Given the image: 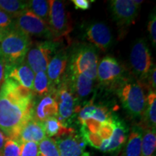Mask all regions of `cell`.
Wrapping results in <instances>:
<instances>
[{
    "label": "cell",
    "instance_id": "27",
    "mask_svg": "<svg viewBox=\"0 0 156 156\" xmlns=\"http://www.w3.org/2000/svg\"><path fill=\"white\" fill-rule=\"evenodd\" d=\"M38 156H60L55 140L46 136L39 142Z\"/></svg>",
    "mask_w": 156,
    "mask_h": 156
},
{
    "label": "cell",
    "instance_id": "23",
    "mask_svg": "<svg viewBox=\"0 0 156 156\" xmlns=\"http://www.w3.org/2000/svg\"><path fill=\"white\" fill-rule=\"evenodd\" d=\"M42 123L47 137L51 138L52 136L58 137L74 131L72 128H67L62 125L57 117H51L44 121Z\"/></svg>",
    "mask_w": 156,
    "mask_h": 156
},
{
    "label": "cell",
    "instance_id": "21",
    "mask_svg": "<svg viewBox=\"0 0 156 156\" xmlns=\"http://www.w3.org/2000/svg\"><path fill=\"white\" fill-rule=\"evenodd\" d=\"M156 94L150 91L146 95V106L141 118L142 129H155L156 126Z\"/></svg>",
    "mask_w": 156,
    "mask_h": 156
},
{
    "label": "cell",
    "instance_id": "7",
    "mask_svg": "<svg viewBox=\"0 0 156 156\" xmlns=\"http://www.w3.org/2000/svg\"><path fill=\"white\" fill-rule=\"evenodd\" d=\"M129 59L136 80L142 85L153 66L151 51L145 39H138L134 43Z\"/></svg>",
    "mask_w": 156,
    "mask_h": 156
},
{
    "label": "cell",
    "instance_id": "31",
    "mask_svg": "<svg viewBox=\"0 0 156 156\" xmlns=\"http://www.w3.org/2000/svg\"><path fill=\"white\" fill-rule=\"evenodd\" d=\"M20 156H38V144L33 142L23 143Z\"/></svg>",
    "mask_w": 156,
    "mask_h": 156
},
{
    "label": "cell",
    "instance_id": "34",
    "mask_svg": "<svg viewBox=\"0 0 156 156\" xmlns=\"http://www.w3.org/2000/svg\"><path fill=\"white\" fill-rule=\"evenodd\" d=\"M94 1H89V0H73V2L77 9H83L86 10L90 7L91 2Z\"/></svg>",
    "mask_w": 156,
    "mask_h": 156
},
{
    "label": "cell",
    "instance_id": "35",
    "mask_svg": "<svg viewBox=\"0 0 156 156\" xmlns=\"http://www.w3.org/2000/svg\"><path fill=\"white\" fill-rule=\"evenodd\" d=\"M5 81V65L0 58V87L2 86V83Z\"/></svg>",
    "mask_w": 156,
    "mask_h": 156
},
{
    "label": "cell",
    "instance_id": "29",
    "mask_svg": "<svg viewBox=\"0 0 156 156\" xmlns=\"http://www.w3.org/2000/svg\"><path fill=\"white\" fill-rule=\"evenodd\" d=\"M113 116L114 114L109 110L108 107L100 104L95 106V112L90 119L101 123H104L112 119Z\"/></svg>",
    "mask_w": 156,
    "mask_h": 156
},
{
    "label": "cell",
    "instance_id": "16",
    "mask_svg": "<svg viewBox=\"0 0 156 156\" xmlns=\"http://www.w3.org/2000/svg\"><path fill=\"white\" fill-rule=\"evenodd\" d=\"M56 90L42 97L34 106V118L43 122L51 117L58 116V104L56 98Z\"/></svg>",
    "mask_w": 156,
    "mask_h": 156
},
{
    "label": "cell",
    "instance_id": "36",
    "mask_svg": "<svg viewBox=\"0 0 156 156\" xmlns=\"http://www.w3.org/2000/svg\"><path fill=\"white\" fill-rule=\"evenodd\" d=\"M7 139V136H6L5 134H3V132L0 130V155H1L2 150L4 145H5Z\"/></svg>",
    "mask_w": 156,
    "mask_h": 156
},
{
    "label": "cell",
    "instance_id": "24",
    "mask_svg": "<svg viewBox=\"0 0 156 156\" xmlns=\"http://www.w3.org/2000/svg\"><path fill=\"white\" fill-rule=\"evenodd\" d=\"M28 1L19 0H0V10L10 15L12 18H16L23 12L28 9Z\"/></svg>",
    "mask_w": 156,
    "mask_h": 156
},
{
    "label": "cell",
    "instance_id": "22",
    "mask_svg": "<svg viewBox=\"0 0 156 156\" xmlns=\"http://www.w3.org/2000/svg\"><path fill=\"white\" fill-rule=\"evenodd\" d=\"M56 90L51 84L46 72H39L35 75L33 90L34 96L42 98Z\"/></svg>",
    "mask_w": 156,
    "mask_h": 156
},
{
    "label": "cell",
    "instance_id": "8",
    "mask_svg": "<svg viewBox=\"0 0 156 156\" xmlns=\"http://www.w3.org/2000/svg\"><path fill=\"white\" fill-rule=\"evenodd\" d=\"M48 26L55 41L67 36L73 30L71 18L65 9L63 2L50 0Z\"/></svg>",
    "mask_w": 156,
    "mask_h": 156
},
{
    "label": "cell",
    "instance_id": "13",
    "mask_svg": "<svg viewBox=\"0 0 156 156\" xmlns=\"http://www.w3.org/2000/svg\"><path fill=\"white\" fill-rule=\"evenodd\" d=\"M85 37L91 45L102 51H106L112 44V32L103 23L95 22L90 25L85 30Z\"/></svg>",
    "mask_w": 156,
    "mask_h": 156
},
{
    "label": "cell",
    "instance_id": "6",
    "mask_svg": "<svg viewBox=\"0 0 156 156\" xmlns=\"http://www.w3.org/2000/svg\"><path fill=\"white\" fill-rule=\"evenodd\" d=\"M98 64V56L96 48L91 44H81L73 49L71 55H69V75L83 74Z\"/></svg>",
    "mask_w": 156,
    "mask_h": 156
},
{
    "label": "cell",
    "instance_id": "28",
    "mask_svg": "<svg viewBox=\"0 0 156 156\" xmlns=\"http://www.w3.org/2000/svg\"><path fill=\"white\" fill-rule=\"evenodd\" d=\"M23 143L18 139L7 138L0 156H20Z\"/></svg>",
    "mask_w": 156,
    "mask_h": 156
},
{
    "label": "cell",
    "instance_id": "25",
    "mask_svg": "<svg viewBox=\"0 0 156 156\" xmlns=\"http://www.w3.org/2000/svg\"><path fill=\"white\" fill-rule=\"evenodd\" d=\"M141 156H153L156 146L155 129H142Z\"/></svg>",
    "mask_w": 156,
    "mask_h": 156
},
{
    "label": "cell",
    "instance_id": "19",
    "mask_svg": "<svg viewBox=\"0 0 156 156\" xmlns=\"http://www.w3.org/2000/svg\"><path fill=\"white\" fill-rule=\"evenodd\" d=\"M69 78L72 88L80 102L87 98L93 90V80L83 74L77 75H67Z\"/></svg>",
    "mask_w": 156,
    "mask_h": 156
},
{
    "label": "cell",
    "instance_id": "30",
    "mask_svg": "<svg viewBox=\"0 0 156 156\" xmlns=\"http://www.w3.org/2000/svg\"><path fill=\"white\" fill-rule=\"evenodd\" d=\"M95 106L96 105L94 104L93 99L88 101V102L84 103V106L81 107L80 110L77 116L78 122L80 124H81L84 121L91 118V116H92V115L95 112Z\"/></svg>",
    "mask_w": 156,
    "mask_h": 156
},
{
    "label": "cell",
    "instance_id": "4",
    "mask_svg": "<svg viewBox=\"0 0 156 156\" xmlns=\"http://www.w3.org/2000/svg\"><path fill=\"white\" fill-rule=\"evenodd\" d=\"M55 93L58 104L57 119L64 126L69 128L77 116L81 106L67 75L56 87Z\"/></svg>",
    "mask_w": 156,
    "mask_h": 156
},
{
    "label": "cell",
    "instance_id": "15",
    "mask_svg": "<svg viewBox=\"0 0 156 156\" xmlns=\"http://www.w3.org/2000/svg\"><path fill=\"white\" fill-rule=\"evenodd\" d=\"M35 73L25 61L11 66H5V79L15 82L25 88L33 90Z\"/></svg>",
    "mask_w": 156,
    "mask_h": 156
},
{
    "label": "cell",
    "instance_id": "1",
    "mask_svg": "<svg viewBox=\"0 0 156 156\" xmlns=\"http://www.w3.org/2000/svg\"><path fill=\"white\" fill-rule=\"evenodd\" d=\"M35 101L31 90L9 79L0 87V130L17 139L20 132L34 118Z\"/></svg>",
    "mask_w": 156,
    "mask_h": 156
},
{
    "label": "cell",
    "instance_id": "14",
    "mask_svg": "<svg viewBox=\"0 0 156 156\" xmlns=\"http://www.w3.org/2000/svg\"><path fill=\"white\" fill-rule=\"evenodd\" d=\"M69 62V54L65 48H60L51 59L46 69V75L54 87L58 86L64 76Z\"/></svg>",
    "mask_w": 156,
    "mask_h": 156
},
{
    "label": "cell",
    "instance_id": "5",
    "mask_svg": "<svg viewBox=\"0 0 156 156\" xmlns=\"http://www.w3.org/2000/svg\"><path fill=\"white\" fill-rule=\"evenodd\" d=\"M60 41L46 40L30 46L25 56V62L35 74L46 72L48 64L60 49Z\"/></svg>",
    "mask_w": 156,
    "mask_h": 156
},
{
    "label": "cell",
    "instance_id": "26",
    "mask_svg": "<svg viewBox=\"0 0 156 156\" xmlns=\"http://www.w3.org/2000/svg\"><path fill=\"white\" fill-rule=\"evenodd\" d=\"M28 9L48 25L50 1H46V0L28 1Z\"/></svg>",
    "mask_w": 156,
    "mask_h": 156
},
{
    "label": "cell",
    "instance_id": "11",
    "mask_svg": "<svg viewBox=\"0 0 156 156\" xmlns=\"http://www.w3.org/2000/svg\"><path fill=\"white\" fill-rule=\"evenodd\" d=\"M110 9L117 25L126 27L134 23L140 7L134 5L133 0H113L110 2Z\"/></svg>",
    "mask_w": 156,
    "mask_h": 156
},
{
    "label": "cell",
    "instance_id": "9",
    "mask_svg": "<svg viewBox=\"0 0 156 156\" xmlns=\"http://www.w3.org/2000/svg\"><path fill=\"white\" fill-rule=\"evenodd\" d=\"M12 26L28 36L44 37L48 40H54L47 23L28 9L23 12L15 18V20H13Z\"/></svg>",
    "mask_w": 156,
    "mask_h": 156
},
{
    "label": "cell",
    "instance_id": "33",
    "mask_svg": "<svg viewBox=\"0 0 156 156\" xmlns=\"http://www.w3.org/2000/svg\"><path fill=\"white\" fill-rule=\"evenodd\" d=\"M147 29L149 31L150 36H151V39L152 44L155 47L156 44V18H155V14L154 13L151 15V18H150L149 22H148L147 25Z\"/></svg>",
    "mask_w": 156,
    "mask_h": 156
},
{
    "label": "cell",
    "instance_id": "18",
    "mask_svg": "<svg viewBox=\"0 0 156 156\" xmlns=\"http://www.w3.org/2000/svg\"><path fill=\"white\" fill-rule=\"evenodd\" d=\"M115 127L114 133L111 138L108 147L106 152H114L119 150L126 143L128 138L129 128L124 121L120 119L118 116L114 118Z\"/></svg>",
    "mask_w": 156,
    "mask_h": 156
},
{
    "label": "cell",
    "instance_id": "3",
    "mask_svg": "<svg viewBox=\"0 0 156 156\" xmlns=\"http://www.w3.org/2000/svg\"><path fill=\"white\" fill-rule=\"evenodd\" d=\"M31 46L30 36L12 26L0 41V58L4 65L22 63Z\"/></svg>",
    "mask_w": 156,
    "mask_h": 156
},
{
    "label": "cell",
    "instance_id": "12",
    "mask_svg": "<svg viewBox=\"0 0 156 156\" xmlns=\"http://www.w3.org/2000/svg\"><path fill=\"white\" fill-rule=\"evenodd\" d=\"M60 156H90L85 151L86 142L80 135L72 132L55 140Z\"/></svg>",
    "mask_w": 156,
    "mask_h": 156
},
{
    "label": "cell",
    "instance_id": "20",
    "mask_svg": "<svg viewBox=\"0 0 156 156\" xmlns=\"http://www.w3.org/2000/svg\"><path fill=\"white\" fill-rule=\"evenodd\" d=\"M142 133L143 129L140 126L136 125L132 127L121 156H141Z\"/></svg>",
    "mask_w": 156,
    "mask_h": 156
},
{
    "label": "cell",
    "instance_id": "10",
    "mask_svg": "<svg viewBox=\"0 0 156 156\" xmlns=\"http://www.w3.org/2000/svg\"><path fill=\"white\" fill-rule=\"evenodd\" d=\"M97 78L103 85L114 87L124 78V69L116 58L106 56L98 64Z\"/></svg>",
    "mask_w": 156,
    "mask_h": 156
},
{
    "label": "cell",
    "instance_id": "17",
    "mask_svg": "<svg viewBox=\"0 0 156 156\" xmlns=\"http://www.w3.org/2000/svg\"><path fill=\"white\" fill-rule=\"evenodd\" d=\"M46 137V132L43 123L33 118L22 128L17 139L22 143L33 142L38 144Z\"/></svg>",
    "mask_w": 156,
    "mask_h": 156
},
{
    "label": "cell",
    "instance_id": "37",
    "mask_svg": "<svg viewBox=\"0 0 156 156\" xmlns=\"http://www.w3.org/2000/svg\"><path fill=\"white\" fill-rule=\"evenodd\" d=\"M7 30H0V41L2 40V38H3V36H5V34H6Z\"/></svg>",
    "mask_w": 156,
    "mask_h": 156
},
{
    "label": "cell",
    "instance_id": "2",
    "mask_svg": "<svg viewBox=\"0 0 156 156\" xmlns=\"http://www.w3.org/2000/svg\"><path fill=\"white\" fill-rule=\"evenodd\" d=\"M114 87L126 113L133 119H141L146 106V95L140 82L124 77Z\"/></svg>",
    "mask_w": 156,
    "mask_h": 156
},
{
    "label": "cell",
    "instance_id": "38",
    "mask_svg": "<svg viewBox=\"0 0 156 156\" xmlns=\"http://www.w3.org/2000/svg\"></svg>",
    "mask_w": 156,
    "mask_h": 156
},
{
    "label": "cell",
    "instance_id": "32",
    "mask_svg": "<svg viewBox=\"0 0 156 156\" xmlns=\"http://www.w3.org/2000/svg\"><path fill=\"white\" fill-rule=\"evenodd\" d=\"M13 24V18L10 15L0 10V30H7Z\"/></svg>",
    "mask_w": 156,
    "mask_h": 156
}]
</instances>
